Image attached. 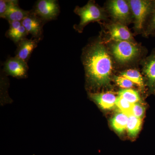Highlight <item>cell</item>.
Instances as JSON below:
<instances>
[{
	"mask_svg": "<svg viewBox=\"0 0 155 155\" xmlns=\"http://www.w3.org/2000/svg\"><path fill=\"white\" fill-rule=\"evenodd\" d=\"M81 61L89 88H99L110 84L116 66L102 37L94 40L84 48Z\"/></svg>",
	"mask_w": 155,
	"mask_h": 155,
	"instance_id": "1",
	"label": "cell"
},
{
	"mask_svg": "<svg viewBox=\"0 0 155 155\" xmlns=\"http://www.w3.org/2000/svg\"><path fill=\"white\" fill-rule=\"evenodd\" d=\"M106 45L116 67H130L146 57V50L137 42L108 40Z\"/></svg>",
	"mask_w": 155,
	"mask_h": 155,
	"instance_id": "2",
	"label": "cell"
},
{
	"mask_svg": "<svg viewBox=\"0 0 155 155\" xmlns=\"http://www.w3.org/2000/svg\"><path fill=\"white\" fill-rule=\"evenodd\" d=\"M74 13L80 18L79 24L74 25L75 30L79 33H82L84 27L90 22L106 20L108 16L105 9L101 8L92 0L89 1L83 7L76 6Z\"/></svg>",
	"mask_w": 155,
	"mask_h": 155,
	"instance_id": "3",
	"label": "cell"
},
{
	"mask_svg": "<svg viewBox=\"0 0 155 155\" xmlns=\"http://www.w3.org/2000/svg\"><path fill=\"white\" fill-rule=\"evenodd\" d=\"M133 14L134 29L143 35L147 21L154 8L155 0H127Z\"/></svg>",
	"mask_w": 155,
	"mask_h": 155,
	"instance_id": "4",
	"label": "cell"
},
{
	"mask_svg": "<svg viewBox=\"0 0 155 155\" xmlns=\"http://www.w3.org/2000/svg\"><path fill=\"white\" fill-rule=\"evenodd\" d=\"M105 7L112 22L126 26L133 22V14L127 0H110L106 2Z\"/></svg>",
	"mask_w": 155,
	"mask_h": 155,
	"instance_id": "5",
	"label": "cell"
},
{
	"mask_svg": "<svg viewBox=\"0 0 155 155\" xmlns=\"http://www.w3.org/2000/svg\"><path fill=\"white\" fill-rule=\"evenodd\" d=\"M32 10L45 22L56 19L60 12L59 3L56 0H39Z\"/></svg>",
	"mask_w": 155,
	"mask_h": 155,
	"instance_id": "6",
	"label": "cell"
},
{
	"mask_svg": "<svg viewBox=\"0 0 155 155\" xmlns=\"http://www.w3.org/2000/svg\"><path fill=\"white\" fill-rule=\"evenodd\" d=\"M28 69L27 62L16 56L8 58L4 64V71L6 75L17 78H26Z\"/></svg>",
	"mask_w": 155,
	"mask_h": 155,
	"instance_id": "7",
	"label": "cell"
},
{
	"mask_svg": "<svg viewBox=\"0 0 155 155\" xmlns=\"http://www.w3.org/2000/svg\"><path fill=\"white\" fill-rule=\"evenodd\" d=\"M140 63L142 72L145 78V84L150 92L155 94V48L150 54L143 58Z\"/></svg>",
	"mask_w": 155,
	"mask_h": 155,
	"instance_id": "8",
	"label": "cell"
},
{
	"mask_svg": "<svg viewBox=\"0 0 155 155\" xmlns=\"http://www.w3.org/2000/svg\"><path fill=\"white\" fill-rule=\"evenodd\" d=\"M106 27L109 34L108 40L136 42L133 35L126 25L118 22H112L106 24Z\"/></svg>",
	"mask_w": 155,
	"mask_h": 155,
	"instance_id": "9",
	"label": "cell"
},
{
	"mask_svg": "<svg viewBox=\"0 0 155 155\" xmlns=\"http://www.w3.org/2000/svg\"><path fill=\"white\" fill-rule=\"evenodd\" d=\"M45 22L33 10L30 11L28 16L21 22L28 33L32 35V38L40 40L42 38L43 28Z\"/></svg>",
	"mask_w": 155,
	"mask_h": 155,
	"instance_id": "10",
	"label": "cell"
},
{
	"mask_svg": "<svg viewBox=\"0 0 155 155\" xmlns=\"http://www.w3.org/2000/svg\"><path fill=\"white\" fill-rule=\"evenodd\" d=\"M40 40L31 38H25L17 44L16 57L28 62L34 50L37 48Z\"/></svg>",
	"mask_w": 155,
	"mask_h": 155,
	"instance_id": "11",
	"label": "cell"
},
{
	"mask_svg": "<svg viewBox=\"0 0 155 155\" xmlns=\"http://www.w3.org/2000/svg\"><path fill=\"white\" fill-rule=\"evenodd\" d=\"M89 95L102 109L110 110L116 105L117 97L113 93H90Z\"/></svg>",
	"mask_w": 155,
	"mask_h": 155,
	"instance_id": "12",
	"label": "cell"
},
{
	"mask_svg": "<svg viewBox=\"0 0 155 155\" xmlns=\"http://www.w3.org/2000/svg\"><path fill=\"white\" fill-rule=\"evenodd\" d=\"M10 26L6 33V36L17 44L19 42L26 38L28 33L21 22H9Z\"/></svg>",
	"mask_w": 155,
	"mask_h": 155,
	"instance_id": "13",
	"label": "cell"
},
{
	"mask_svg": "<svg viewBox=\"0 0 155 155\" xmlns=\"http://www.w3.org/2000/svg\"><path fill=\"white\" fill-rule=\"evenodd\" d=\"M30 11H25L21 9L19 5L11 7L6 12L2 18L6 19L9 22H22L25 17L28 16Z\"/></svg>",
	"mask_w": 155,
	"mask_h": 155,
	"instance_id": "14",
	"label": "cell"
},
{
	"mask_svg": "<svg viewBox=\"0 0 155 155\" xmlns=\"http://www.w3.org/2000/svg\"><path fill=\"white\" fill-rule=\"evenodd\" d=\"M120 76L125 78L132 81L134 84L143 89L145 85L144 79L140 72L136 69H126L120 72Z\"/></svg>",
	"mask_w": 155,
	"mask_h": 155,
	"instance_id": "15",
	"label": "cell"
},
{
	"mask_svg": "<svg viewBox=\"0 0 155 155\" xmlns=\"http://www.w3.org/2000/svg\"><path fill=\"white\" fill-rule=\"evenodd\" d=\"M128 115L124 113H118L111 120V125L114 130L119 133H122L127 128Z\"/></svg>",
	"mask_w": 155,
	"mask_h": 155,
	"instance_id": "16",
	"label": "cell"
},
{
	"mask_svg": "<svg viewBox=\"0 0 155 155\" xmlns=\"http://www.w3.org/2000/svg\"><path fill=\"white\" fill-rule=\"evenodd\" d=\"M141 119L137 118L133 115L128 116L127 129L129 135L131 137H135L138 133L141 125Z\"/></svg>",
	"mask_w": 155,
	"mask_h": 155,
	"instance_id": "17",
	"label": "cell"
},
{
	"mask_svg": "<svg viewBox=\"0 0 155 155\" xmlns=\"http://www.w3.org/2000/svg\"><path fill=\"white\" fill-rule=\"evenodd\" d=\"M118 96L121 97L131 104L140 102V97L138 92L132 89H123L119 91Z\"/></svg>",
	"mask_w": 155,
	"mask_h": 155,
	"instance_id": "18",
	"label": "cell"
},
{
	"mask_svg": "<svg viewBox=\"0 0 155 155\" xmlns=\"http://www.w3.org/2000/svg\"><path fill=\"white\" fill-rule=\"evenodd\" d=\"M143 35L144 37L155 36V5L145 26Z\"/></svg>",
	"mask_w": 155,
	"mask_h": 155,
	"instance_id": "19",
	"label": "cell"
},
{
	"mask_svg": "<svg viewBox=\"0 0 155 155\" xmlns=\"http://www.w3.org/2000/svg\"><path fill=\"white\" fill-rule=\"evenodd\" d=\"M133 104L129 103L123 98L117 97L116 105L118 107L121 112L129 116L131 114Z\"/></svg>",
	"mask_w": 155,
	"mask_h": 155,
	"instance_id": "20",
	"label": "cell"
},
{
	"mask_svg": "<svg viewBox=\"0 0 155 155\" xmlns=\"http://www.w3.org/2000/svg\"><path fill=\"white\" fill-rule=\"evenodd\" d=\"M19 5V1L17 0H1L0 1V17L3 16L11 7Z\"/></svg>",
	"mask_w": 155,
	"mask_h": 155,
	"instance_id": "21",
	"label": "cell"
},
{
	"mask_svg": "<svg viewBox=\"0 0 155 155\" xmlns=\"http://www.w3.org/2000/svg\"><path fill=\"white\" fill-rule=\"evenodd\" d=\"M114 80L117 85L123 89H130L134 86L132 81L120 75L114 76Z\"/></svg>",
	"mask_w": 155,
	"mask_h": 155,
	"instance_id": "22",
	"label": "cell"
},
{
	"mask_svg": "<svg viewBox=\"0 0 155 155\" xmlns=\"http://www.w3.org/2000/svg\"><path fill=\"white\" fill-rule=\"evenodd\" d=\"M145 112V108L143 105L138 102L134 104L131 110V114L133 116L141 119Z\"/></svg>",
	"mask_w": 155,
	"mask_h": 155,
	"instance_id": "23",
	"label": "cell"
}]
</instances>
